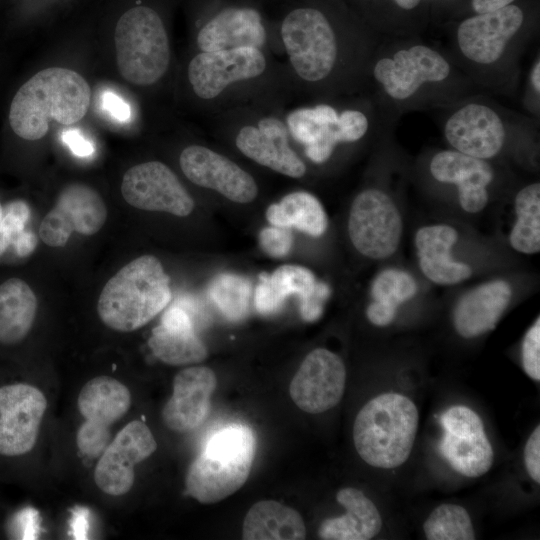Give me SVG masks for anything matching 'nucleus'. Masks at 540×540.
<instances>
[{"label": "nucleus", "instance_id": "nucleus-1", "mask_svg": "<svg viewBox=\"0 0 540 540\" xmlns=\"http://www.w3.org/2000/svg\"><path fill=\"white\" fill-rule=\"evenodd\" d=\"M186 78L195 99L214 115L247 104L283 105L292 92L283 62L255 47L197 51Z\"/></svg>", "mask_w": 540, "mask_h": 540}, {"label": "nucleus", "instance_id": "nucleus-12", "mask_svg": "<svg viewBox=\"0 0 540 540\" xmlns=\"http://www.w3.org/2000/svg\"><path fill=\"white\" fill-rule=\"evenodd\" d=\"M77 406L85 421L79 427L76 443L86 456L97 457L109 444L110 427L131 406V393L120 381L97 376L82 387Z\"/></svg>", "mask_w": 540, "mask_h": 540}, {"label": "nucleus", "instance_id": "nucleus-15", "mask_svg": "<svg viewBox=\"0 0 540 540\" xmlns=\"http://www.w3.org/2000/svg\"><path fill=\"white\" fill-rule=\"evenodd\" d=\"M107 219V208L99 193L83 183L64 187L55 206L46 214L39 227V236L48 246H64L73 231L94 235Z\"/></svg>", "mask_w": 540, "mask_h": 540}, {"label": "nucleus", "instance_id": "nucleus-42", "mask_svg": "<svg viewBox=\"0 0 540 540\" xmlns=\"http://www.w3.org/2000/svg\"><path fill=\"white\" fill-rule=\"evenodd\" d=\"M101 107L113 119L120 123L131 120L132 110L130 105L117 93L104 91L101 95Z\"/></svg>", "mask_w": 540, "mask_h": 540}, {"label": "nucleus", "instance_id": "nucleus-25", "mask_svg": "<svg viewBox=\"0 0 540 540\" xmlns=\"http://www.w3.org/2000/svg\"><path fill=\"white\" fill-rule=\"evenodd\" d=\"M512 298L510 284L502 279L482 283L456 303L453 322L457 333L474 338L493 330Z\"/></svg>", "mask_w": 540, "mask_h": 540}, {"label": "nucleus", "instance_id": "nucleus-3", "mask_svg": "<svg viewBox=\"0 0 540 540\" xmlns=\"http://www.w3.org/2000/svg\"><path fill=\"white\" fill-rule=\"evenodd\" d=\"M90 101L91 89L83 76L68 68H46L19 88L10 105L9 123L19 137L39 140L51 121L67 126L80 121Z\"/></svg>", "mask_w": 540, "mask_h": 540}, {"label": "nucleus", "instance_id": "nucleus-17", "mask_svg": "<svg viewBox=\"0 0 540 540\" xmlns=\"http://www.w3.org/2000/svg\"><path fill=\"white\" fill-rule=\"evenodd\" d=\"M46 408V397L35 386L0 387V455L20 456L33 449Z\"/></svg>", "mask_w": 540, "mask_h": 540}, {"label": "nucleus", "instance_id": "nucleus-48", "mask_svg": "<svg viewBox=\"0 0 540 540\" xmlns=\"http://www.w3.org/2000/svg\"><path fill=\"white\" fill-rule=\"evenodd\" d=\"M19 256L29 255L37 244L36 236L30 231H23L13 242Z\"/></svg>", "mask_w": 540, "mask_h": 540}, {"label": "nucleus", "instance_id": "nucleus-23", "mask_svg": "<svg viewBox=\"0 0 540 540\" xmlns=\"http://www.w3.org/2000/svg\"><path fill=\"white\" fill-rule=\"evenodd\" d=\"M444 134L456 151L484 160L496 156L505 140L499 116L480 104H468L456 111L448 119Z\"/></svg>", "mask_w": 540, "mask_h": 540}, {"label": "nucleus", "instance_id": "nucleus-53", "mask_svg": "<svg viewBox=\"0 0 540 540\" xmlns=\"http://www.w3.org/2000/svg\"><path fill=\"white\" fill-rule=\"evenodd\" d=\"M1 215H2V205L0 203V219H1Z\"/></svg>", "mask_w": 540, "mask_h": 540}, {"label": "nucleus", "instance_id": "nucleus-16", "mask_svg": "<svg viewBox=\"0 0 540 540\" xmlns=\"http://www.w3.org/2000/svg\"><path fill=\"white\" fill-rule=\"evenodd\" d=\"M181 171L193 184L213 190L232 202L247 204L258 195L254 177L228 156L204 145L185 147L179 156Z\"/></svg>", "mask_w": 540, "mask_h": 540}, {"label": "nucleus", "instance_id": "nucleus-27", "mask_svg": "<svg viewBox=\"0 0 540 540\" xmlns=\"http://www.w3.org/2000/svg\"><path fill=\"white\" fill-rule=\"evenodd\" d=\"M153 354L168 365L181 366L199 363L207 355V348L194 331L189 315L172 307L162 316L148 340Z\"/></svg>", "mask_w": 540, "mask_h": 540}, {"label": "nucleus", "instance_id": "nucleus-28", "mask_svg": "<svg viewBox=\"0 0 540 540\" xmlns=\"http://www.w3.org/2000/svg\"><path fill=\"white\" fill-rule=\"evenodd\" d=\"M337 501L346 509V514L325 519L318 534L326 540H369L382 528V518L375 504L356 488L347 487L338 491Z\"/></svg>", "mask_w": 540, "mask_h": 540}, {"label": "nucleus", "instance_id": "nucleus-8", "mask_svg": "<svg viewBox=\"0 0 540 540\" xmlns=\"http://www.w3.org/2000/svg\"><path fill=\"white\" fill-rule=\"evenodd\" d=\"M194 42L200 52L255 47L282 55L275 20L255 0H197Z\"/></svg>", "mask_w": 540, "mask_h": 540}, {"label": "nucleus", "instance_id": "nucleus-31", "mask_svg": "<svg viewBox=\"0 0 540 540\" xmlns=\"http://www.w3.org/2000/svg\"><path fill=\"white\" fill-rule=\"evenodd\" d=\"M266 218L271 225L294 227L312 237L323 235L328 227L321 202L307 191L291 192L278 203L269 205Z\"/></svg>", "mask_w": 540, "mask_h": 540}, {"label": "nucleus", "instance_id": "nucleus-7", "mask_svg": "<svg viewBox=\"0 0 540 540\" xmlns=\"http://www.w3.org/2000/svg\"><path fill=\"white\" fill-rule=\"evenodd\" d=\"M414 402L399 393H383L358 412L353 441L359 456L369 465L393 469L409 458L418 429Z\"/></svg>", "mask_w": 540, "mask_h": 540}, {"label": "nucleus", "instance_id": "nucleus-18", "mask_svg": "<svg viewBox=\"0 0 540 540\" xmlns=\"http://www.w3.org/2000/svg\"><path fill=\"white\" fill-rule=\"evenodd\" d=\"M157 448L149 427L134 420L123 427L107 445L94 471L98 488L111 496L126 494L134 483V467Z\"/></svg>", "mask_w": 540, "mask_h": 540}, {"label": "nucleus", "instance_id": "nucleus-29", "mask_svg": "<svg viewBox=\"0 0 540 540\" xmlns=\"http://www.w3.org/2000/svg\"><path fill=\"white\" fill-rule=\"evenodd\" d=\"M304 521L295 509L273 500L256 502L247 512L242 529L246 540H301Z\"/></svg>", "mask_w": 540, "mask_h": 540}, {"label": "nucleus", "instance_id": "nucleus-38", "mask_svg": "<svg viewBox=\"0 0 540 540\" xmlns=\"http://www.w3.org/2000/svg\"><path fill=\"white\" fill-rule=\"evenodd\" d=\"M522 365L525 373L534 381L540 380V319L526 332L522 342Z\"/></svg>", "mask_w": 540, "mask_h": 540}, {"label": "nucleus", "instance_id": "nucleus-20", "mask_svg": "<svg viewBox=\"0 0 540 540\" xmlns=\"http://www.w3.org/2000/svg\"><path fill=\"white\" fill-rule=\"evenodd\" d=\"M450 66L435 50L415 45L400 50L392 58L379 60L373 70L375 79L393 98L412 96L425 82H440L448 77Z\"/></svg>", "mask_w": 540, "mask_h": 540}, {"label": "nucleus", "instance_id": "nucleus-10", "mask_svg": "<svg viewBox=\"0 0 540 540\" xmlns=\"http://www.w3.org/2000/svg\"><path fill=\"white\" fill-rule=\"evenodd\" d=\"M284 118L292 143L300 145L315 164L328 161L339 144L362 139L369 126L360 110L338 112L326 103L294 108L284 113Z\"/></svg>", "mask_w": 540, "mask_h": 540}, {"label": "nucleus", "instance_id": "nucleus-24", "mask_svg": "<svg viewBox=\"0 0 540 540\" xmlns=\"http://www.w3.org/2000/svg\"><path fill=\"white\" fill-rule=\"evenodd\" d=\"M430 171L437 181L458 186L459 203L464 211L478 213L486 207L487 186L494 172L484 159L458 151H441L432 158Z\"/></svg>", "mask_w": 540, "mask_h": 540}, {"label": "nucleus", "instance_id": "nucleus-37", "mask_svg": "<svg viewBox=\"0 0 540 540\" xmlns=\"http://www.w3.org/2000/svg\"><path fill=\"white\" fill-rule=\"evenodd\" d=\"M30 218V208L23 200H15L2 207L0 219V256L24 231Z\"/></svg>", "mask_w": 540, "mask_h": 540}, {"label": "nucleus", "instance_id": "nucleus-5", "mask_svg": "<svg viewBox=\"0 0 540 540\" xmlns=\"http://www.w3.org/2000/svg\"><path fill=\"white\" fill-rule=\"evenodd\" d=\"M215 116L216 126L228 131L245 157L291 178L306 174V164L292 146L283 105L247 104Z\"/></svg>", "mask_w": 540, "mask_h": 540}, {"label": "nucleus", "instance_id": "nucleus-6", "mask_svg": "<svg viewBox=\"0 0 540 540\" xmlns=\"http://www.w3.org/2000/svg\"><path fill=\"white\" fill-rule=\"evenodd\" d=\"M114 43L119 73L129 83L152 86L168 73L171 44L157 5L137 0L124 10L116 20Z\"/></svg>", "mask_w": 540, "mask_h": 540}, {"label": "nucleus", "instance_id": "nucleus-32", "mask_svg": "<svg viewBox=\"0 0 540 540\" xmlns=\"http://www.w3.org/2000/svg\"><path fill=\"white\" fill-rule=\"evenodd\" d=\"M517 219L510 231L511 247L524 254L540 250V184L522 188L515 197Z\"/></svg>", "mask_w": 540, "mask_h": 540}, {"label": "nucleus", "instance_id": "nucleus-44", "mask_svg": "<svg viewBox=\"0 0 540 540\" xmlns=\"http://www.w3.org/2000/svg\"><path fill=\"white\" fill-rule=\"evenodd\" d=\"M61 138L73 154L78 157H88L94 153L93 144L77 129L64 130Z\"/></svg>", "mask_w": 540, "mask_h": 540}, {"label": "nucleus", "instance_id": "nucleus-52", "mask_svg": "<svg viewBox=\"0 0 540 540\" xmlns=\"http://www.w3.org/2000/svg\"><path fill=\"white\" fill-rule=\"evenodd\" d=\"M255 1H258L260 2L261 4L264 3L265 1H270V0H255ZM283 1V0H282Z\"/></svg>", "mask_w": 540, "mask_h": 540}, {"label": "nucleus", "instance_id": "nucleus-21", "mask_svg": "<svg viewBox=\"0 0 540 540\" xmlns=\"http://www.w3.org/2000/svg\"><path fill=\"white\" fill-rule=\"evenodd\" d=\"M522 22V10L512 4L479 13L460 24L457 30L459 48L464 56L476 63H494L503 55Z\"/></svg>", "mask_w": 540, "mask_h": 540}, {"label": "nucleus", "instance_id": "nucleus-39", "mask_svg": "<svg viewBox=\"0 0 540 540\" xmlns=\"http://www.w3.org/2000/svg\"><path fill=\"white\" fill-rule=\"evenodd\" d=\"M293 234L290 228L269 226L259 233V244L262 250L271 257H283L293 246Z\"/></svg>", "mask_w": 540, "mask_h": 540}, {"label": "nucleus", "instance_id": "nucleus-33", "mask_svg": "<svg viewBox=\"0 0 540 540\" xmlns=\"http://www.w3.org/2000/svg\"><path fill=\"white\" fill-rule=\"evenodd\" d=\"M429 540H473L475 532L469 513L457 504H441L423 524Z\"/></svg>", "mask_w": 540, "mask_h": 540}, {"label": "nucleus", "instance_id": "nucleus-51", "mask_svg": "<svg viewBox=\"0 0 540 540\" xmlns=\"http://www.w3.org/2000/svg\"><path fill=\"white\" fill-rule=\"evenodd\" d=\"M396 4L403 9H413L416 7L420 0H394Z\"/></svg>", "mask_w": 540, "mask_h": 540}, {"label": "nucleus", "instance_id": "nucleus-22", "mask_svg": "<svg viewBox=\"0 0 540 540\" xmlns=\"http://www.w3.org/2000/svg\"><path fill=\"white\" fill-rule=\"evenodd\" d=\"M215 373L205 366H193L179 371L173 380V393L162 410L167 428L189 432L206 419L211 396L215 391Z\"/></svg>", "mask_w": 540, "mask_h": 540}, {"label": "nucleus", "instance_id": "nucleus-26", "mask_svg": "<svg viewBox=\"0 0 540 540\" xmlns=\"http://www.w3.org/2000/svg\"><path fill=\"white\" fill-rule=\"evenodd\" d=\"M457 239L456 229L446 224L424 226L416 232L414 241L419 267L432 282L454 285L471 276V267L451 256Z\"/></svg>", "mask_w": 540, "mask_h": 540}, {"label": "nucleus", "instance_id": "nucleus-34", "mask_svg": "<svg viewBox=\"0 0 540 540\" xmlns=\"http://www.w3.org/2000/svg\"><path fill=\"white\" fill-rule=\"evenodd\" d=\"M251 284L241 276L220 274L209 286V296L222 312L232 321L244 318L249 310Z\"/></svg>", "mask_w": 540, "mask_h": 540}, {"label": "nucleus", "instance_id": "nucleus-36", "mask_svg": "<svg viewBox=\"0 0 540 540\" xmlns=\"http://www.w3.org/2000/svg\"><path fill=\"white\" fill-rule=\"evenodd\" d=\"M268 280L283 305L290 295H297L300 303L307 301L316 293L320 283L309 269L298 265H283L268 274Z\"/></svg>", "mask_w": 540, "mask_h": 540}, {"label": "nucleus", "instance_id": "nucleus-35", "mask_svg": "<svg viewBox=\"0 0 540 540\" xmlns=\"http://www.w3.org/2000/svg\"><path fill=\"white\" fill-rule=\"evenodd\" d=\"M417 283L406 271L389 268L381 271L371 285L373 301L397 311L399 305L416 295Z\"/></svg>", "mask_w": 540, "mask_h": 540}, {"label": "nucleus", "instance_id": "nucleus-41", "mask_svg": "<svg viewBox=\"0 0 540 540\" xmlns=\"http://www.w3.org/2000/svg\"><path fill=\"white\" fill-rule=\"evenodd\" d=\"M524 462L529 476L540 483V426L528 438L524 448Z\"/></svg>", "mask_w": 540, "mask_h": 540}, {"label": "nucleus", "instance_id": "nucleus-13", "mask_svg": "<svg viewBox=\"0 0 540 540\" xmlns=\"http://www.w3.org/2000/svg\"><path fill=\"white\" fill-rule=\"evenodd\" d=\"M440 423L444 434L439 451L452 468L471 478L487 473L494 452L480 416L466 406H451L441 414Z\"/></svg>", "mask_w": 540, "mask_h": 540}, {"label": "nucleus", "instance_id": "nucleus-9", "mask_svg": "<svg viewBox=\"0 0 540 540\" xmlns=\"http://www.w3.org/2000/svg\"><path fill=\"white\" fill-rule=\"evenodd\" d=\"M254 455L255 437L249 427L232 425L217 431L189 466L188 494L206 504L232 495L246 482Z\"/></svg>", "mask_w": 540, "mask_h": 540}, {"label": "nucleus", "instance_id": "nucleus-30", "mask_svg": "<svg viewBox=\"0 0 540 540\" xmlns=\"http://www.w3.org/2000/svg\"><path fill=\"white\" fill-rule=\"evenodd\" d=\"M37 312V298L30 286L19 278L0 285V343L12 345L29 333Z\"/></svg>", "mask_w": 540, "mask_h": 540}, {"label": "nucleus", "instance_id": "nucleus-49", "mask_svg": "<svg viewBox=\"0 0 540 540\" xmlns=\"http://www.w3.org/2000/svg\"><path fill=\"white\" fill-rule=\"evenodd\" d=\"M513 1L514 0H472V7L479 14L500 9L510 5Z\"/></svg>", "mask_w": 540, "mask_h": 540}, {"label": "nucleus", "instance_id": "nucleus-14", "mask_svg": "<svg viewBox=\"0 0 540 540\" xmlns=\"http://www.w3.org/2000/svg\"><path fill=\"white\" fill-rule=\"evenodd\" d=\"M121 193L137 209L179 217L188 216L195 205L178 176L160 161H148L128 169L122 179Z\"/></svg>", "mask_w": 540, "mask_h": 540}, {"label": "nucleus", "instance_id": "nucleus-45", "mask_svg": "<svg viewBox=\"0 0 540 540\" xmlns=\"http://www.w3.org/2000/svg\"><path fill=\"white\" fill-rule=\"evenodd\" d=\"M396 312L393 309L372 301L366 309V316L372 324L384 327L392 323Z\"/></svg>", "mask_w": 540, "mask_h": 540}, {"label": "nucleus", "instance_id": "nucleus-4", "mask_svg": "<svg viewBox=\"0 0 540 540\" xmlns=\"http://www.w3.org/2000/svg\"><path fill=\"white\" fill-rule=\"evenodd\" d=\"M169 276L158 258L142 255L108 280L102 289L97 312L109 328L135 331L150 322L170 302Z\"/></svg>", "mask_w": 540, "mask_h": 540}, {"label": "nucleus", "instance_id": "nucleus-47", "mask_svg": "<svg viewBox=\"0 0 540 540\" xmlns=\"http://www.w3.org/2000/svg\"><path fill=\"white\" fill-rule=\"evenodd\" d=\"M19 523L22 524L20 535L23 539H35L38 531V513L32 509L22 511L19 516Z\"/></svg>", "mask_w": 540, "mask_h": 540}, {"label": "nucleus", "instance_id": "nucleus-46", "mask_svg": "<svg viewBox=\"0 0 540 540\" xmlns=\"http://www.w3.org/2000/svg\"><path fill=\"white\" fill-rule=\"evenodd\" d=\"M71 530L75 539L88 538L89 512L86 508H75L71 519Z\"/></svg>", "mask_w": 540, "mask_h": 540}, {"label": "nucleus", "instance_id": "nucleus-50", "mask_svg": "<svg viewBox=\"0 0 540 540\" xmlns=\"http://www.w3.org/2000/svg\"><path fill=\"white\" fill-rule=\"evenodd\" d=\"M539 76H540V62L537 61V63L535 64L533 68L532 76H531L532 84L537 93H539L540 91V77Z\"/></svg>", "mask_w": 540, "mask_h": 540}, {"label": "nucleus", "instance_id": "nucleus-11", "mask_svg": "<svg viewBox=\"0 0 540 540\" xmlns=\"http://www.w3.org/2000/svg\"><path fill=\"white\" fill-rule=\"evenodd\" d=\"M403 231L401 214L385 192L369 188L353 200L348 233L355 249L371 259H386L399 247Z\"/></svg>", "mask_w": 540, "mask_h": 540}, {"label": "nucleus", "instance_id": "nucleus-40", "mask_svg": "<svg viewBox=\"0 0 540 540\" xmlns=\"http://www.w3.org/2000/svg\"><path fill=\"white\" fill-rule=\"evenodd\" d=\"M254 302L256 310L263 315L276 313L283 306L268 281L267 273L260 274L259 283L255 289Z\"/></svg>", "mask_w": 540, "mask_h": 540}, {"label": "nucleus", "instance_id": "nucleus-19", "mask_svg": "<svg viewBox=\"0 0 540 540\" xmlns=\"http://www.w3.org/2000/svg\"><path fill=\"white\" fill-rule=\"evenodd\" d=\"M345 382L346 369L342 359L328 349L317 348L302 361L291 380L289 392L301 410L318 414L339 403Z\"/></svg>", "mask_w": 540, "mask_h": 540}, {"label": "nucleus", "instance_id": "nucleus-43", "mask_svg": "<svg viewBox=\"0 0 540 540\" xmlns=\"http://www.w3.org/2000/svg\"><path fill=\"white\" fill-rule=\"evenodd\" d=\"M330 295L329 286L320 281L317 292L307 301L300 303L301 316L305 321L313 322L320 318L326 300Z\"/></svg>", "mask_w": 540, "mask_h": 540}, {"label": "nucleus", "instance_id": "nucleus-2", "mask_svg": "<svg viewBox=\"0 0 540 540\" xmlns=\"http://www.w3.org/2000/svg\"><path fill=\"white\" fill-rule=\"evenodd\" d=\"M274 19L292 92L325 84L336 72L341 45L332 18L316 0H283Z\"/></svg>", "mask_w": 540, "mask_h": 540}]
</instances>
